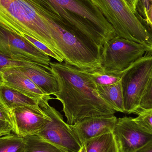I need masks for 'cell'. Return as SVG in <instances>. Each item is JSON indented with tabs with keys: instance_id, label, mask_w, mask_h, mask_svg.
I'll list each match as a JSON object with an SVG mask.
<instances>
[{
	"instance_id": "ba28073f",
	"label": "cell",
	"mask_w": 152,
	"mask_h": 152,
	"mask_svg": "<svg viewBox=\"0 0 152 152\" xmlns=\"http://www.w3.org/2000/svg\"><path fill=\"white\" fill-rule=\"evenodd\" d=\"M54 98L47 96L38 102L39 106L50 118L37 133L45 140L65 152H78L83 145L60 112L51 106L49 101Z\"/></svg>"
},
{
	"instance_id": "5b68a950",
	"label": "cell",
	"mask_w": 152,
	"mask_h": 152,
	"mask_svg": "<svg viewBox=\"0 0 152 152\" xmlns=\"http://www.w3.org/2000/svg\"><path fill=\"white\" fill-rule=\"evenodd\" d=\"M112 26L116 35L152 49V30L125 0H91Z\"/></svg>"
},
{
	"instance_id": "3957f363",
	"label": "cell",
	"mask_w": 152,
	"mask_h": 152,
	"mask_svg": "<svg viewBox=\"0 0 152 152\" xmlns=\"http://www.w3.org/2000/svg\"><path fill=\"white\" fill-rule=\"evenodd\" d=\"M0 25L34 37L64 59L34 0H0Z\"/></svg>"
},
{
	"instance_id": "603a6c76",
	"label": "cell",
	"mask_w": 152,
	"mask_h": 152,
	"mask_svg": "<svg viewBox=\"0 0 152 152\" xmlns=\"http://www.w3.org/2000/svg\"><path fill=\"white\" fill-rule=\"evenodd\" d=\"M33 62L13 59L0 53V85L2 84L1 71L4 69L10 66H25Z\"/></svg>"
},
{
	"instance_id": "7a4b0ae2",
	"label": "cell",
	"mask_w": 152,
	"mask_h": 152,
	"mask_svg": "<svg viewBox=\"0 0 152 152\" xmlns=\"http://www.w3.org/2000/svg\"><path fill=\"white\" fill-rule=\"evenodd\" d=\"M57 15L64 25L101 59L105 42L117 36L91 0H34Z\"/></svg>"
},
{
	"instance_id": "cb8c5ba5",
	"label": "cell",
	"mask_w": 152,
	"mask_h": 152,
	"mask_svg": "<svg viewBox=\"0 0 152 152\" xmlns=\"http://www.w3.org/2000/svg\"><path fill=\"white\" fill-rule=\"evenodd\" d=\"M134 120L145 131L152 135V110L137 114Z\"/></svg>"
},
{
	"instance_id": "52a82bcc",
	"label": "cell",
	"mask_w": 152,
	"mask_h": 152,
	"mask_svg": "<svg viewBox=\"0 0 152 152\" xmlns=\"http://www.w3.org/2000/svg\"><path fill=\"white\" fill-rule=\"evenodd\" d=\"M152 78V55L137 60L123 72L121 84L125 113H134Z\"/></svg>"
},
{
	"instance_id": "484cf974",
	"label": "cell",
	"mask_w": 152,
	"mask_h": 152,
	"mask_svg": "<svg viewBox=\"0 0 152 152\" xmlns=\"http://www.w3.org/2000/svg\"><path fill=\"white\" fill-rule=\"evenodd\" d=\"M150 1V0H138L136 6L137 12L146 22L147 13L151 4Z\"/></svg>"
},
{
	"instance_id": "ac0fdd59",
	"label": "cell",
	"mask_w": 152,
	"mask_h": 152,
	"mask_svg": "<svg viewBox=\"0 0 152 152\" xmlns=\"http://www.w3.org/2000/svg\"><path fill=\"white\" fill-rule=\"evenodd\" d=\"M24 137L25 142L24 152H65L37 134L28 135Z\"/></svg>"
},
{
	"instance_id": "7402d4cb",
	"label": "cell",
	"mask_w": 152,
	"mask_h": 152,
	"mask_svg": "<svg viewBox=\"0 0 152 152\" xmlns=\"http://www.w3.org/2000/svg\"><path fill=\"white\" fill-rule=\"evenodd\" d=\"M20 35L22 36L25 37L26 39H27L30 42L32 43L35 46H36L37 49H39L43 53L46 54L47 56H49L50 57H52L53 58L55 59L59 62H62L64 61V59L63 58L59 56L56 53L54 52L51 49H50L46 45L43 43L42 42L35 39L32 37L29 36L25 34H22Z\"/></svg>"
},
{
	"instance_id": "d6a6232c",
	"label": "cell",
	"mask_w": 152,
	"mask_h": 152,
	"mask_svg": "<svg viewBox=\"0 0 152 152\" xmlns=\"http://www.w3.org/2000/svg\"><path fill=\"white\" fill-rule=\"evenodd\" d=\"M0 136H1V135H0Z\"/></svg>"
},
{
	"instance_id": "4dcf8cb0",
	"label": "cell",
	"mask_w": 152,
	"mask_h": 152,
	"mask_svg": "<svg viewBox=\"0 0 152 152\" xmlns=\"http://www.w3.org/2000/svg\"><path fill=\"white\" fill-rule=\"evenodd\" d=\"M78 152H86V149H85V147L84 145H83L82 146L81 149H80V151H79Z\"/></svg>"
},
{
	"instance_id": "277c9868",
	"label": "cell",
	"mask_w": 152,
	"mask_h": 152,
	"mask_svg": "<svg viewBox=\"0 0 152 152\" xmlns=\"http://www.w3.org/2000/svg\"><path fill=\"white\" fill-rule=\"evenodd\" d=\"M34 1L65 62L89 73L103 71L101 59L70 31L57 15Z\"/></svg>"
},
{
	"instance_id": "d6986e66",
	"label": "cell",
	"mask_w": 152,
	"mask_h": 152,
	"mask_svg": "<svg viewBox=\"0 0 152 152\" xmlns=\"http://www.w3.org/2000/svg\"><path fill=\"white\" fill-rule=\"evenodd\" d=\"M24 137L15 133L0 136V152H24Z\"/></svg>"
},
{
	"instance_id": "4316f807",
	"label": "cell",
	"mask_w": 152,
	"mask_h": 152,
	"mask_svg": "<svg viewBox=\"0 0 152 152\" xmlns=\"http://www.w3.org/2000/svg\"><path fill=\"white\" fill-rule=\"evenodd\" d=\"M12 132V127L7 122L0 120V135L7 134Z\"/></svg>"
},
{
	"instance_id": "30bf717a",
	"label": "cell",
	"mask_w": 152,
	"mask_h": 152,
	"mask_svg": "<svg viewBox=\"0 0 152 152\" xmlns=\"http://www.w3.org/2000/svg\"><path fill=\"white\" fill-rule=\"evenodd\" d=\"M113 133L120 152H136L152 142V135L131 117L118 118Z\"/></svg>"
},
{
	"instance_id": "2e32d148",
	"label": "cell",
	"mask_w": 152,
	"mask_h": 152,
	"mask_svg": "<svg viewBox=\"0 0 152 152\" xmlns=\"http://www.w3.org/2000/svg\"><path fill=\"white\" fill-rule=\"evenodd\" d=\"M0 96L9 109L39 105L38 101L4 84L0 85Z\"/></svg>"
},
{
	"instance_id": "1f68e13d",
	"label": "cell",
	"mask_w": 152,
	"mask_h": 152,
	"mask_svg": "<svg viewBox=\"0 0 152 152\" xmlns=\"http://www.w3.org/2000/svg\"><path fill=\"white\" fill-rule=\"evenodd\" d=\"M150 1H151V3H152V0H150Z\"/></svg>"
},
{
	"instance_id": "4fadbf2b",
	"label": "cell",
	"mask_w": 152,
	"mask_h": 152,
	"mask_svg": "<svg viewBox=\"0 0 152 152\" xmlns=\"http://www.w3.org/2000/svg\"><path fill=\"white\" fill-rule=\"evenodd\" d=\"M2 84L16 89L39 102L47 96L18 66L7 67L1 71Z\"/></svg>"
},
{
	"instance_id": "5bb4252c",
	"label": "cell",
	"mask_w": 152,
	"mask_h": 152,
	"mask_svg": "<svg viewBox=\"0 0 152 152\" xmlns=\"http://www.w3.org/2000/svg\"><path fill=\"white\" fill-rule=\"evenodd\" d=\"M45 94L54 95L59 92L58 83L53 74L42 66L31 63L25 66H18Z\"/></svg>"
},
{
	"instance_id": "9c48e42d",
	"label": "cell",
	"mask_w": 152,
	"mask_h": 152,
	"mask_svg": "<svg viewBox=\"0 0 152 152\" xmlns=\"http://www.w3.org/2000/svg\"><path fill=\"white\" fill-rule=\"evenodd\" d=\"M0 53L18 60L42 66L50 72L51 59L25 37L0 25Z\"/></svg>"
},
{
	"instance_id": "6da1fadb",
	"label": "cell",
	"mask_w": 152,
	"mask_h": 152,
	"mask_svg": "<svg viewBox=\"0 0 152 152\" xmlns=\"http://www.w3.org/2000/svg\"><path fill=\"white\" fill-rule=\"evenodd\" d=\"M50 72L58 83L54 95L63 106L67 124L73 125L93 116L114 115L116 111L97 93L89 72L66 62H50Z\"/></svg>"
},
{
	"instance_id": "e0dca14e",
	"label": "cell",
	"mask_w": 152,
	"mask_h": 152,
	"mask_svg": "<svg viewBox=\"0 0 152 152\" xmlns=\"http://www.w3.org/2000/svg\"><path fill=\"white\" fill-rule=\"evenodd\" d=\"M83 145L86 152H120L113 132L93 138Z\"/></svg>"
},
{
	"instance_id": "9a60e30c",
	"label": "cell",
	"mask_w": 152,
	"mask_h": 152,
	"mask_svg": "<svg viewBox=\"0 0 152 152\" xmlns=\"http://www.w3.org/2000/svg\"><path fill=\"white\" fill-rule=\"evenodd\" d=\"M96 88L99 95L109 104L116 112L125 113L124 97L121 80L116 84L109 86L96 85Z\"/></svg>"
},
{
	"instance_id": "ffe728a7",
	"label": "cell",
	"mask_w": 152,
	"mask_h": 152,
	"mask_svg": "<svg viewBox=\"0 0 152 152\" xmlns=\"http://www.w3.org/2000/svg\"><path fill=\"white\" fill-rule=\"evenodd\" d=\"M123 73L116 74L102 71L90 73V74L93 80L96 85L109 86L120 81Z\"/></svg>"
},
{
	"instance_id": "8fae6325",
	"label": "cell",
	"mask_w": 152,
	"mask_h": 152,
	"mask_svg": "<svg viewBox=\"0 0 152 152\" xmlns=\"http://www.w3.org/2000/svg\"><path fill=\"white\" fill-rule=\"evenodd\" d=\"M12 111L14 122L12 132L23 137L37 134L51 120L39 105L19 107Z\"/></svg>"
},
{
	"instance_id": "f1b7e54d",
	"label": "cell",
	"mask_w": 152,
	"mask_h": 152,
	"mask_svg": "<svg viewBox=\"0 0 152 152\" xmlns=\"http://www.w3.org/2000/svg\"><path fill=\"white\" fill-rule=\"evenodd\" d=\"M136 152H152V142Z\"/></svg>"
},
{
	"instance_id": "83f0119b",
	"label": "cell",
	"mask_w": 152,
	"mask_h": 152,
	"mask_svg": "<svg viewBox=\"0 0 152 152\" xmlns=\"http://www.w3.org/2000/svg\"><path fill=\"white\" fill-rule=\"evenodd\" d=\"M147 22L152 30V3L150 4V8L147 13Z\"/></svg>"
},
{
	"instance_id": "f546056e",
	"label": "cell",
	"mask_w": 152,
	"mask_h": 152,
	"mask_svg": "<svg viewBox=\"0 0 152 152\" xmlns=\"http://www.w3.org/2000/svg\"><path fill=\"white\" fill-rule=\"evenodd\" d=\"M134 12H137L136 6L138 0H125Z\"/></svg>"
},
{
	"instance_id": "8992f818",
	"label": "cell",
	"mask_w": 152,
	"mask_h": 152,
	"mask_svg": "<svg viewBox=\"0 0 152 152\" xmlns=\"http://www.w3.org/2000/svg\"><path fill=\"white\" fill-rule=\"evenodd\" d=\"M146 55H152V48L117 36L104 45L101 66L104 72L122 73Z\"/></svg>"
},
{
	"instance_id": "44dd1931",
	"label": "cell",
	"mask_w": 152,
	"mask_h": 152,
	"mask_svg": "<svg viewBox=\"0 0 152 152\" xmlns=\"http://www.w3.org/2000/svg\"><path fill=\"white\" fill-rule=\"evenodd\" d=\"M152 110V78L139 102V104L134 114Z\"/></svg>"
},
{
	"instance_id": "7c38bea8",
	"label": "cell",
	"mask_w": 152,
	"mask_h": 152,
	"mask_svg": "<svg viewBox=\"0 0 152 152\" xmlns=\"http://www.w3.org/2000/svg\"><path fill=\"white\" fill-rule=\"evenodd\" d=\"M117 119L114 115L93 116L70 125V127L83 145L93 138L113 132Z\"/></svg>"
},
{
	"instance_id": "d4e9b609",
	"label": "cell",
	"mask_w": 152,
	"mask_h": 152,
	"mask_svg": "<svg viewBox=\"0 0 152 152\" xmlns=\"http://www.w3.org/2000/svg\"><path fill=\"white\" fill-rule=\"evenodd\" d=\"M0 120L10 124L12 127V131L14 126L12 111L6 105L0 96Z\"/></svg>"
}]
</instances>
